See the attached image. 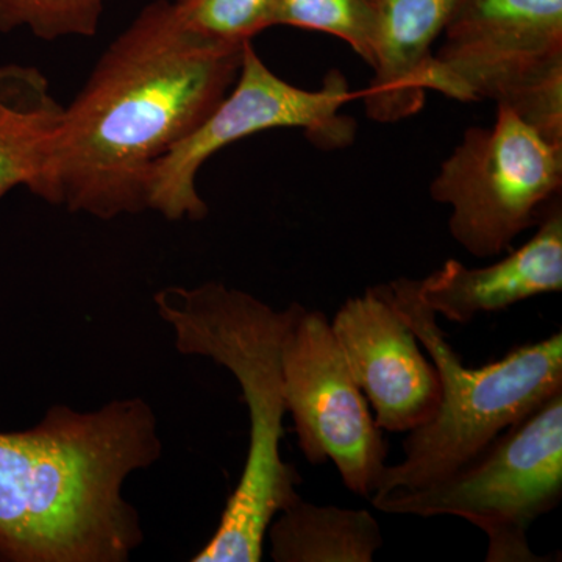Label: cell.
Segmentation results:
<instances>
[{"label":"cell","instance_id":"cell-1","mask_svg":"<svg viewBox=\"0 0 562 562\" xmlns=\"http://www.w3.org/2000/svg\"><path fill=\"white\" fill-rule=\"evenodd\" d=\"M244 47L191 31L171 0L147 3L63 110L52 155L58 205L103 221L147 210L151 166L232 90Z\"/></svg>","mask_w":562,"mask_h":562},{"label":"cell","instance_id":"cell-2","mask_svg":"<svg viewBox=\"0 0 562 562\" xmlns=\"http://www.w3.org/2000/svg\"><path fill=\"white\" fill-rule=\"evenodd\" d=\"M160 454L138 397L92 413L52 406L31 430L0 432V561H127L143 528L122 486Z\"/></svg>","mask_w":562,"mask_h":562},{"label":"cell","instance_id":"cell-3","mask_svg":"<svg viewBox=\"0 0 562 562\" xmlns=\"http://www.w3.org/2000/svg\"><path fill=\"white\" fill-rule=\"evenodd\" d=\"M180 353L206 357L238 380L249 409L250 439L241 479L220 527L194 562L261 561L273 517L301 498L295 468L281 458L284 401L281 344L297 303L277 312L249 292L209 281L155 294Z\"/></svg>","mask_w":562,"mask_h":562},{"label":"cell","instance_id":"cell-4","mask_svg":"<svg viewBox=\"0 0 562 562\" xmlns=\"http://www.w3.org/2000/svg\"><path fill=\"white\" fill-rule=\"evenodd\" d=\"M380 286L435 362L442 394L435 416L408 432L403 460L387 464L372 498L443 479L562 391L561 331L482 368H465L438 316L420 301L419 279L401 277Z\"/></svg>","mask_w":562,"mask_h":562},{"label":"cell","instance_id":"cell-5","mask_svg":"<svg viewBox=\"0 0 562 562\" xmlns=\"http://www.w3.org/2000/svg\"><path fill=\"white\" fill-rule=\"evenodd\" d=\"M427 91L492 101L562 146V0H460Z\"/></svg>","mask_w":562,"mask_h":562},{"label":"cell","instance_id":"cell-6","mask_svg":"<svg viewBox=\"0 0 562 562\" xmlns=\"http://www.w3.org/2000/svg\"><path fill=\"white\" fill-rule=\"evenodd\" d=\"M562 497V391L498 435L473 460L427 486L373 497L401 516H454L487 536V562L543 561L528 542L531 525Z\"/></svg>","mask_w":562,"mask_h":562},{"label":"cell","instance_id":"cell-7","mask_svg":"<svg viewBox=\"0 0 562 562\" xmlns=\"http://www.w3.org/2000/svg\"><path fill=\"white\" fill-rule=\"evenodd\" d=\"M562 146L505 105L494 124L471 127L430 184L450 209L449 232L475 258L501 257L561 199Z\"/></svg>","mask_w":562,"mask_h":562},{"label":"cell","instance_id":"cell-8","mask_svg":"<svg viewBox=\"0 0 562 562\" xmlns=\"http://www.w3.org/2000/svg\"><path fill=\"white\" fill-rule=\"evenodd\" d=\"M349 83L333 70L321 90H303L244 47L235 85L209 117L151 166L147 210L168 221H202L209 206L198 190L202 166L217 151L257 133L301 128L321 149H341L355 139V124L341 110L353 99Z\"/></svg>","mask_w":562,"mask_h":562},{"label":"cell","instance_id":"cell-9","mask_svg":"<svg viewBox=\"0 0 562 562\" xmlns=\"http://www.w3.org/2000/svg\"><path fill=\"white\" fill-rule=\"evenodd\" d=\"M281 368L303 457L312 464L333 461L344 486L371 501L387 468V446L325 313L297 303L281 344Z\"/></svg>","mask_w":562,"mask_h":562},{"label":"cell","instance_id":"cell-10","mask_svg":"<svg viewBox=\"0 0 562 562\" xmlns=\"http://www.w3.org/2000/svg\"><path fill=\"white\" fill-rule=\"evenodd\" d=\"M355 383L383 431L409 432L441 403V379L382 286L347 299L330 321Z\"/></svg>","mask_w":562,"mask_h":562},{"label":"cell","instance_id":"cell-11","mask_svg":"<svg viewBox=\"0 0 562 562\" xmlns=\"http://www.w3.org/2000/svg\"><path fill=\"white\" fill-rule=\"evenodd\" d=\"M562 291L561 199L547 210L530 241L484 268L447 260L419 279L420 301L436 316L469 324L479 314L497 313L516 303Z\"/></svg>","mask_w":562,"mask_h":562},{"label":"cell","instance_id":"cell-12","mask_svg":"<svg viewBox=\"0 0 562 562\" xmlns=\"http://www.w3.org/2000/svg\"><path fill=\"white\" fill-rule=\"evenodd\" d=\"M460 0H382L373 41L372 80L362 91L366 116L395 124L424 109L432 44Z\"/></svg>","mask_w":562,"mask_h":562},{"label":"cell","instance_id":"cell-13","mask_svg":"<svg viewBox=\"0 0 562 562\" xmlns=\"http://www.w3.org/2000/svg\"><path fill=\"white\" fill-rule=\"evenodd\" d=\"M65 105L35 66H0V199L27 188L57 205L52 155Z\"/></svg>","mask_w":562,"mask_h":562},{"label":"cell","instance_id":"cell-14","mask_svg":"<svg viewBox=\"0 0 562 562\" xmlns=\"http://www.w3.org/2000/svg\"><path fill=\"white\" fill-rule=\"evenodd\" d=\"M266 535L277 562H371L384 542L368 509L314 505L302 497L273 517Z\"/></svg>","mask_w":562,"mask_h":562},{"label":"cell","instance_id":"cell-15","mask_svg":"<svg viewBox=\"0 0 562 562\" xmlns=\"http://www.w3.org/2000/svg\"><path fill=\"white\" fill-rule=\"evenodd\" d=\"M382 0H277L276 25L327 33L372 63Z\"/></svg>","mask_w":562,"mask_h":562},{"label":"cell","instance_id":"cell-16","mask_svg":"<svg viewBox=\"0 0 562 562\" xmlns=\"http://www.w3.org/2000/svg\"><path fill=\"white\" fill-rule=\"evenodd\" d=\"M109 0H0V32L27 29L38 40L91 38Z\"/></svg>","mask_w":562,"mask_h":562},{"label":"cell","instance_id":"cell-17","mask_svg":"<svg viewBox=\"0 0 562 562\" xmlns=\"http://www.w3.org/2000/svg\"><path fill=\"white\" fill-rule=\"evenodd\" d=\"M188 29L216 43L244 46L276 27L277 0H173Z\"/></svg>","mask_w":562,"mask_h":562}]
</instances>
